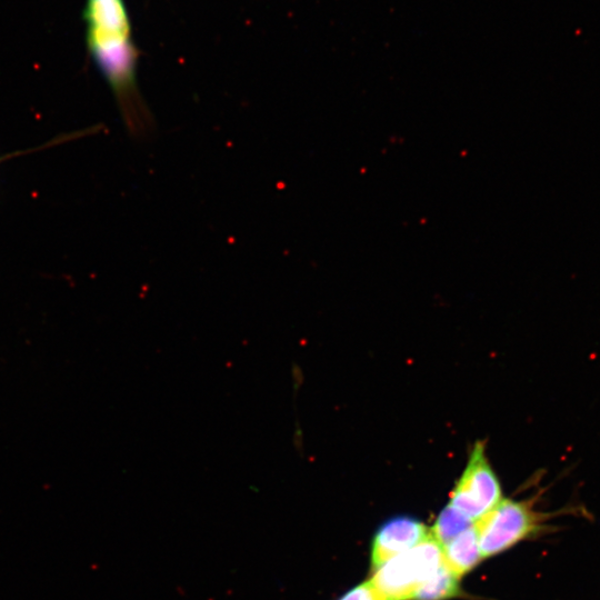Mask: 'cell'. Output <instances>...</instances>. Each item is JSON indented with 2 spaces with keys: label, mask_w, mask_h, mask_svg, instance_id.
Wrapping results in <instances>:
<instances>
[{
  "label": "cell",
  "mask_w": 600,
  "mask_h": 600,
  "mask_svg": "<svg viewBox=\"0 0 600 600\" xmlns=\"http://www.w3.org/2000/svg\"><path fill=\"white\" fill-rule=\"evenodd\" d=\"M537 497L523 500L502 499L474 522L480 553L491 557L546 529V522L559 514L536 509Z\"/></svg>",
  "instance_id": "cell-1"
},
{
  "label": "cell",
  "mask_w": 600,
  "mask_h": 600,
  "mask_svg": "<svg viewBox=\"0 0 600 600\" xmlns=\"http://www.w3.org/2000/svg\"><path fill=\"white\" fill-rule=\"evenodd\" d=\"M443 563L440 544L430 536L378 569L371 582L386 600H412L417 590Z\"/></svg>",
  "instance_id": "cell-2"
},
{
  "label": "cell",
  "mask_w": 600,
  "mask_h": 600,
  "mask_svg": "<svg viewBox=\"0 0 600 600\" xmlns=\"http://www.w3.org/2000/svg\"><path fill=\"white\" fill-rule=\"evenodd\" d=\"M502 499L501 486L487 456L486 443L477 441L450 493L448 504L474 521L493 509Z\"/></svg>",
  "instance_id": "cell-3"
},
{
  "label": "cell",
  "mask_w": 600,
  "mask_h": 600,
  "mask_svg": "<svg viewBox=\"0 0 600 600\" xmlns=\"http://www.w3.org/2000/svg\"><path fill=\"white\" fill-rule=\"evenodd\" d=\"M430 536L419 520L399 516L386 521L376 532L371 546V564L378 569L391 558L416 547Z\"/></svg>",
  "instance_id": "cell-4"
},
{
  "label": "cell",
  "mask_w": 600,
  "mask_h": 600,
  "mask_svg": "<svg viewBox=\"0 0 600 600\" xmlns=\"http://www.w3.org/2000/svg\"><path fill=\"white\" fill-rule=\"evenodd\" d=\"M443 561L459 578L480 561L478 534L474 523L441 547Z\"/></svg>",
  "instance_id": "cell-5"
},
{
  "label": "cell",
  "mask_w": 600,
  "mask_h": 600,
  "mask_svg": "<svg viewBox=\"0 0 600 600\" xmlns=\"http://www.w3.org/2000/svg\"><path fill=\"white\" fill-rule=\"evenodd\" d=\"M89 30L128 37L129 23L122 0H88Z\"/></svg>",
  "instance_id": "cell-6"
},
{
  "label": "cell",
  "mask_w": 600,
  "mask_h": 600,
  "mask_svg": "<svg viewBox=\"0 0 600 600\" xmlns=\"http://www.w3.org/2000/svg\"><path fill=\"white\" fill-rule=\"evenodd\" d=\"M459 577L444 563L414 593L412 600H448L460 594Z\"/></svg>",
  "instance_id": "cell-7"
},
{
  "label": "cell",
  "mask_w": 600,
  "mask_h": 600,
  "mask_svg": "<svg viewBox=\"0 0 600 600\" xmlns=\"http://www.w3.org/2000/svg\"><path fill=\"white\" fill-rule=\"evenodd\" d=\"M471 524L473 523L470 519L448 504L437 517L430 533L440 547H442Z\"/></svg>",
  "instance_id": "cell-8"
},
{
  "label": "cell",
  "mask_w": 600,
  "mask_h": 600,
  "mask_svg": "<svg viewBox=\"0 0 600 600\" xmlns=\"http://www.w3.org/2000/svg\"><path fill=\"white\" fill-rule=\"evenodd\" d=\"M338 600H386V598L378 591L371 580H369L351 588Z\"/></svg>",
  "instance_id": "cell-9"
},
{
  "label": "cell",
  "mask_w": 600,
  "mask_h": 600,
  "mask_svg": "<svg viewBox=\"0 0 600 600\" xmlns=\"http://www.w3.org/2000/svg\"><path fill=\"white\" fill-rule=\"evenodd\" d=\"M2 159H4V158H0V161H1Z\"/></svg>",
  "instance_id": "cell-10"
}]
</instances>
